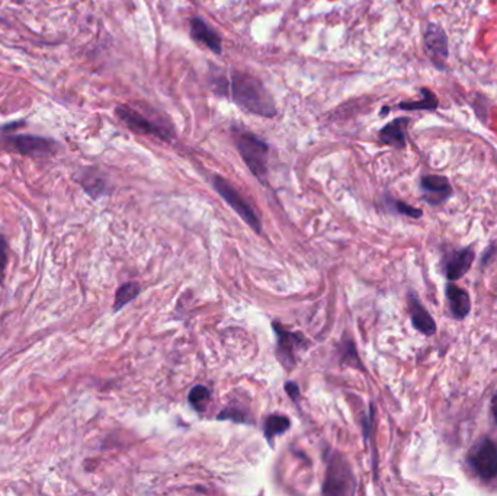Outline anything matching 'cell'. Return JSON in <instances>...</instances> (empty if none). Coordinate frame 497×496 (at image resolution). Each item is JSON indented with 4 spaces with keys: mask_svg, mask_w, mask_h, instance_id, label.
<instances>
[{
    "mask_svg": "<svg viewBox=\"0 0 497 496\" xmlns=\"http://www.w3.org/2000/svg\"><path fill=\"white\" fill-rule=\"evenodd\" d=\"M210 86L218 94L230 98L237 107L263 118H273L276 105L272 95L263 83L244 71H231L226 75L223 70L210 71Z\"/></svg>",
    "mask_w": 497,
    "mask_h": 496,
    "instance_id": "6da1fadb",
    "label": "cell"
},
{
    "mask_svg": "<svg viewBox=\"0 0 497 496\" xmlns=\"http://www.w3.org/2000/svg\"><path fill=\"white\" fill-rule=\"evenodd\" d=\"M233 137H235L236 148L247 168L251 169L257 179L265 181L269 159V145L266 141L252 133V131L237 127L233 128Z\"/></svg>",
    "mask_w": 497,
    "mask_h": 496,
    "instance_id": "7a4b0ae2",
    "label": "cell"
},
{
    "mask_svg": "<svg viewBox=\"0 0 497 496\" xmlns=\"http://www.w3.org/2000/svg\"><path fill=\"white\" fill-rule=\"evenodd\" d=\"M116 115L120 120L137 134L153 136L163 141H169L174 137L173 127L169 125L165 118L157 116L154 111H150V115L143 111H138L133 107L120 105L116 108Z\"/></svg>",
    "mask_w": 497,
    "mask_h": 496,
    "instance_id": "3957f363",
    "label": "cell"
},
{
    "mask_svg": "<svg viewBox=\"0 0 497 496\" xmlns=\"http://www.w3.org/2000/svg\"><path fill=\"white\" fill-rule=\"evenodd\" d=\"M213 186L215 188V191L222 195V198L228 204V206L235 210L248 226H251L256 233H260L262 226H260L256 211L235 186H233L227 179L218 177V175H215V177L213 178Z\"/></svg>",
    "mask_w": 497,
    "mask_h": 496,
    "instance_id": "277c9868",
    "label": "cell"
},
{
    "mask_svg": "<svg viewBox=\"0 0 497 496\" xmlns=\"http://www.w3.org/2000/svg\"><path fill=\"white\" fill-rule=\"evenodd\" d=\"M469 463L480 479L491 480L497 477V445L490 439H485L473 448Z\"/></svg>",
    "mask_w": 497,
    "mask_h": 496,
    "instance_id": "5b68a950",
    "label": "cell"
},
{
    "mask_svg": "<svg viewBox=\"0 0 497 496\" xmlns=\"http://www.w3.org/2000/svg\"><path fill=\"white\" fill-rule=\"evenodd\" d=\"M354 488V476L350 473L347 463L341 456H334L329 464L323 493L345 495L352 493Z\"/></svg>",
    "mask_w": 497,
    "mask_h": 496,
    "instance_id": "8992f818",
    "label": "cell"
},
{
    "mask_svg": "<svg viewBox=\"0 0 497 496\" xmlns=\"http://www.w3.org/2000/svg\"><path fill=\"white\" fill-rule=\"evenodd\" d=\"M6 143L15 152L29 157H46L55 152V143L46 137L21 134L8 137Z\"/></svg>",
    "mask_w": 497,
    "mask_h": 496,
    "instance_id": "52a82bcc",
    "label": "cell"
},
{
    "mask_svg": "<svg viewBox=\"0 0 497 496\" xmlns=\"http://www.w3.org/2000/svg\"><path fill=\"white\" fill-rule=\"evenodd\" d=\"M273 329L278 335V349H276L278 358H280V361L282 362V366L287 367V370H291L296 364L297 348L304 345L305 339L302 338L301 333L288 332L278 324H273Z\"/></svg>",
    "mask_w": 497,
    "mask_h": 496,
    "instance_id": "ba28073f",
    "label": "cell"
},
{
    "mask_svg": "<svg viewBox=\"0 0 497 496\" xmlns=\"http://www.w3.org/2000/svg\"><path fill=\"white\" fill-rule=\"evenodd\" d=\"M476 254L471 247H465V249L452 251L444 260V271L446 278L449 281H457L470 271Z\"/></svg>",
    "mask_w": 497,
    "mask_h": 496,
    "instance_id": "9c48e42d",
    "label": "cell"
},
{
    "mask_svg": "<svg viewBox=\"0 0 497 496\" xmlns=\"http://www.w3.org/2000/svg\"><path fill=\"white\" fill-rule=\"evenodd\" d=\"M420 188L425 194V200L432 206H440L452 195V186L448 179L437 177V175H429V177L422 178Z\"/></svg>",
    "mask_w": 497,
    "mask_h": 496,
    "instance_id": "30bf717a",
    "label": "cell"
},
{
    "mask_svg": "<svg viewBox=\"0 0 497 496\" xmlns=\"http://www.w3.org/2000/svg\"><path fill=\"white\" fill-rule=\"evenodd\" d=\"M189 31H191V35L197 42L204 44V46L208 47L215 54H222L223 51L222 37L206 21L201 18H192L189 21Z\"/></svg>",
    "mask_w": 497,
    "mask_h": 496,
    "instance_id": "8fae6325",
    "label": "cell"
},
{
    "mask_svg": "<svg viewBox=\"0 0 497 496\" xmlns=\"http://www.w3.org/2000/svg\"><path fill=\"white\" fill-rule=\"evenodd\" d=\"M408 312H410L412 324L416 330L426 335V337H431V335L436 332V324L433 317L428 313L425 305L420 303L417 296L413 293L408 294Z\"/></svg>",
    "mask_w": 497,
    "mask_h": 496,
    "instance_id": "7c38bea8",
    "label": "cell"
},
{
    "mask_svg": "<svg viewBox=\"0 0 497 496\" xmlns=\"http://www.w3.org/2000/svg\"><path fill=\"white\" fill-rule=\"evenodd\" d=\"M446 297L449 301L451 313L457 320H462L469 316L471 310V300L470 294L464 288L449 283L446 285Z\"/></svg>",
    "mask_w": 497,
    "mask_h": 496,
    "instance_id": "4fadbf2b",
    "label": "cell"
},
{
    "mask_svg": "<svg viewBox=\"0 0 497 496\" xmlns=\"http://www.w3.org/2000/svg\"><path fill=\"white\" fill-rule=\"evenodd\" d=\"M407 124H408L407 118H397L391 121L379 131V140H381L384 144L392 145V148L403 149L406 145Z\"/></svg>",
    "mask_w": 497,
    "mask_h": 496,
    "instance_id": "5bb4252c",
    "label": "cell"
},
{
    "mask_svg": "<svg viewBox=\"0 0 497 496\" xmlns=\"http://www.w3.org/2000/svg\"><path fill=\"white\" fill-rule=\"evenodd\" d=\"M426 47L433 58H446L448 55V46H446V37L441 28L435 25H429L426 33Z\"/></svg>",
    "mask_w": 497,
    "mask_h": 496,
    "instance_id": "9a60e30c",
    "label": "cell"
},
{
    "mask_svg": "<svg viewBox=\"0 0 497 496\" xmlns=\"http://www.w3.org/2000/svg\"><path fill=\"white\" fill-rule=\"evenodd\" d=\"M79 181L84 191L95 200L107 193V182L104 177L95 169H87Z\"/></svg>",
    "mask_w": 497,
    "mask_h": 496,
    "instance_id": "2e32d148",
    "label": "cell"
},
{
    "mask_svg": "<svg viewBox=\"0 0 497 496\" xmlns=\"http://www.w3.org/2000/svg\"><path fill=\"white\" fill-rule=\"evenodd\" d=\"M138 294H140V285L137 283L123 284L118 290H116L114 312H120L124 305H127L129 301H133Z\"/></svg>",
    "mask_w": 497,
    "mask_h": 496,
    "instance_id": "e0dca14e",
    "label": "cell"
},
{
    "mask_svg": "<svg viewBox=\"0 0 497 496\" xmlns=\"http://www.w3.org/2000/svg\"><path fill=\"white\" fill-rule=\"evenodd\" d=\"M289 428V419L282 415H271L265 420V435L271 441L276 435L284 434Z\"/></svg>",
    "mask_w": 497,
    "mask_h": 496,
    "instance_id": "ac0fdd59",
    "label": "cell"
},
{
    "mask_svg": "<svg viewBox=\"0 0 497 496\" xmlns=\"http://www.w3.org/2000/svg\"><path fill=\"white\" fill-rule=\"evenodd\" d=\"M211 399V391L206 386H195L191 393H189V403L194 407L195 411L202 412L206 411V407Z\"/></svg>",
    "mask_w": 497,
    "mask_h": 496,
    "instance_id": "d6986e66",
    "label": "cell"
},
{
    "mask_svg": "<svg viewBox=\"0 0 497 496\" xmlns=\"http://www.w3.org/2000/svg\"><path fill=\"white\" fill-rule=\"evenodd\" d=\"M423 94V99L419 102H403V104L399 105L400 109H407V111H415V109H435L437 105V99L435 98V95L432 92H429L428 89H422Z\"/></svg>",
    "mask_w": 497,
    "mask_h": 496,
    "instance_id": "ffe728a7",
    "label": "cell"
},
{
    "mask_svg": "<svg viewBox=\"0 0 497 496\" xmlns=\"http://www.w3.org/2000/svg\"><path fill=\"white\" fill-rule=\"evenodd\" d=\"M9 246L6 242V238L0 235V284H3L5 280V272L8 267V259H9Z\"/></svg>",
    "mask_w": 497,
    "mask_h": 496,
    "instance_id": "44dd1931",
    "label": "cell"
},
{
    "mask_svg": "<svg viewBox=\"0 0 497 496\" xmlns=\"http://www.w3.org/2000/svg\"><path fill=\"white\" fill-rule=\"evenodd\" d=\"M218 419H220V420L227 419V420H235V422H247L246 414L243 411L237 409V407H227V409H224L220 415H218Z\"/></svg>",
    "mask_w": 497,
    "mask_h": 496,
    "instance_id": "7402d4cb",
    "label": "cell"
},
{
    "mask_svg": "<svg viewBox=\"0 0 497 496\" xmlns=\"http://www.w3.org/2000/svg\"><path fill=\"white\" fill-rule=\"evenodd\" d=\"M394 207H396V210L400 213V214H404L407 217H412V218H419L422 217V210L419 209H415L412 206H408V204L406 202H401V201H394Z\"/></svg>",
    "mask_w": 497,
    "mask_h": 496,
    "instance_id": "603a6c76",
    "label": "cell"
},
{
    "mask_svg": "<svg viewBox=\"0 0 497 496\" xmlns=\"http://www.w3.org/2000/svg\"><path fill=\"white\" fill-rule=\"evenodd\" d=\"M285 390L288 393V396L294 402H297L300 399V389H298V386L296 383H287Z\"/></svg>",
    "mask_w": 497,
    "mask_h": 496,
    "instance_id": "cb8c5ba5",
    "label": "cell"
},
{
    "mask_svg": "<svg viewBox=\"0 0 497 496\" xmlns=\"http://www.w3.org/2000/svg\"><path fill=\"white\" fill-rule=\"evenodd\" d=\"M494 254H496V249H494V246L491 245V246L489 247V251H486V254H485V256H483V265L487 264V262L490 260V256L494 255Z\"/></svg>",
    "mask_w": 497,
    "mask_h": 496,
    "instance_id": "d4e9b609",
    "label": "cell"
},
{
    "mask_svg": "<svg viewBox=\"0 0 497 496\" xmlns=\"http://www.w3.org/2000/svg\"><path fill=\"white\" fill-rule=\"evenodd\" d=\"M491 412H493V416H494V419L497 422V395L491 400Z\"/></svg>",
    "mask_w": 497,
    "mask_h": 496,
    "instance_id": "484cf974",
    "label": "cell"
}]
</instances>
